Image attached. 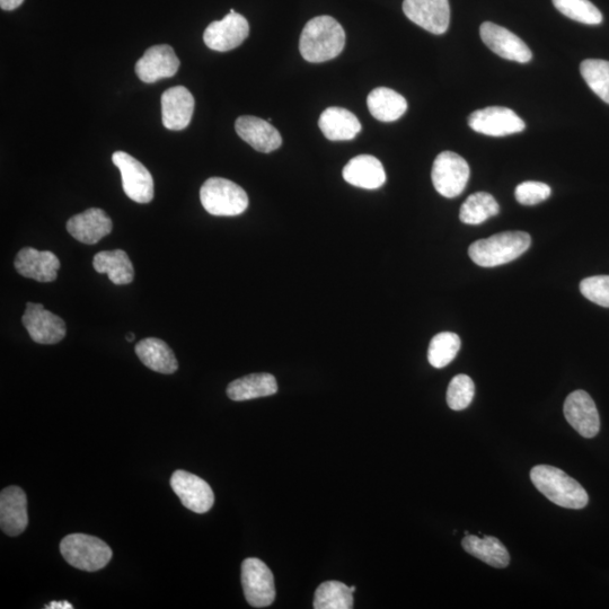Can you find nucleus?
Here are the masks:
<instances>
[{
	"label": "nucleus",
	"instance_id": "obj_11",
	"mask_svg": "<svg viewBox=\"0 0 609 609\" xmlns=\"http://www.w3.org/2000/svg\"><path fill=\"white\" fill-rule=\"evenodd\" d=\"M171 487L182 505L193 513L206 514L214 506L213 489L197 475L182 470L175 471L171 478Z\"/></svg>",
	"mask_w": 609,
	"mask_h": 609
},
{
	"label": "nucleus",
	"instance_id": "obj_27",
	"mask_svg": "<svg viewBox=\"0 0 609 609\" xmlns=\"http://www.w3.org/2000/svg\"><path fill=\"white\" fill-rule=\"evenodd\" d=\"M367 105L372 116L382 122H394L404 116L408 102L387 87H378L368 95Z\"/></svg>",
	"mask_w": 609,
	"mask_h": 609
},
{
	"label": "nucleus",
	"instance_id": "obj_3",
	"mask_svg": "<svg viewBox=\"0 0 609 609\" xmlns=\"http://www.w3.org/2000/svg\"><path fill=\"white\" fill-rule=\"evenodd\" d=\"M532 244L526 232H503L474 242L469 249L472 261L483 268H494L515 261Z\"/></svg>",
	"mask_w": 609,
	"mask_h": 609
},
{
	"label": "nucleus",
	"instance_id": "obj_15",
	"mask_svg": "<svg viewBox=\"0 0 609 609\" xmlns=\"http://www.w3.org/2000/svg\"><path fill=\"white\" fill-rule=\"evenodd\" d=\"M180 60L171 46L161 44L146 50L136 64V74L141 82L153 84L170 78L179 72Z\"/></svg>",
	"mask_w": 609,
	"mask_h": 609
},
{
	"label": "nucleus",
	"instance_id": "obj_35",
	"mask_svg": "<svg viewBox=\"0 0 609 609\" xmlns=\"http://www.w3.org/2000/svg\"><path fill=\"white\" fill-rule=\"evenodd\" d=\"M580 291L590 302L609 308V276H595L582 280Z\"/></svg>",
	"mask_w": 609,
	"mask_h": 609
},
{
	"label": "nucleus",
	"instance_id": "obj_4",
	"mask_svg": "<svg viewBox=\"0 0 609 609\" xmlns=\"http://www.w3.org/2000/svg\"><path fill=\"white\" fill-rule=\"evenodd\" d=\"M60 552L70 566L87 572L107 567L113 555L107 543L86 534L66 536L60 543Z\"/></svg>",
	"mask_w": 609,
	"mask_h": 609
},
{
	"label": "nucleus",
	"instance_id": "obj_33",
	"mask_svg": "<svg viewBox=\"0 0 609 609\" xmlns=\"http://www.w3.org/2000/svg\"><path fill=\"white\" fill-rule=\"evenodd\" d=\"M554 7L569 19L587 25L603 22V14L589 0H552Z\"/></svg>",
	"mask_w": 609,
	"mask_h": 609
},
{
	"label": "nucleus",
	"instance_id": "obj_21",
	"mask_svg": "<svg viewBox=\"0 0 609 609\" xmlns=\"http://www.w3.org/2000/svg\"><path fill=\"white\" fill-rule=\"evenodd\" d=\"M235 129L237 135L245 143L260 153H271L282 144L280 132L269 121H264L257 117L244 116L238 118L235 123Z\"/></svg>",
	"mask_w": 609,
	"mask_h": 609
},
{
	"label": "nucleus",
	"instance_id": "obj_23",
	"mask_svg": "<svg viewBox=\"0 0 609 609\" xmlns=\"http://www.w3.org/2000/svg\"><path fill=\"white\" fill-rule=\"evenodd\" d=\"M319 126L323 135L332 141L355 139L361 131L358 118L343 108L326 109L320 117Z\"/></svg>",
	"mask_w": 609,
	"mask_h": 609
},
{
	"label": "nucleus",
	"instance_id": "obj_16",
	"mask_svg": "<svg viewBox=\"0 0 609 609\" xmlns=\"http://www.w3.org/2000/svg\"><path fill=\"white\" fill-rule=\"evenodd\" d=\"M564 417L579 435L594 438L600 430L599 413L591 396L585 391L571 393L564 402Z\"/></svg>",
	"mask_w": 609,
	"mask_h": 609
},
{
	"label": "nucleus",
	"instance_id": "obj_22",
	"mask_svg": "<svg viewBox=\"0 0 609 609\" xmlns=\"http://www.w3.org/2000/svg\"><path fill=\"white\" fill-rule=\"evenodd\" d=\"M344 181L353 185V187L376 190L386 182V173L381 161L370 155H360L344 166L343 172Z\"/></svg>",
	"mask_w": 609,
	"mask_h": 609
},
{
	"label": "nucleus",
	"instance_id": "obj_30",
	"mask_svg": "<svg viewBox=\"0 0 609 609\" xmlns=\"http://www.w3.org/2000/svg\"><path fill=\"white\" fill-rule=\"evenodd\" d=\"M353 593L340 581H326L317 588L314 599L315 609H351Z\"/></svg>",
	"mask_w": 609,
	"mask_h": 609
},
{
	"label": "nucleus",
	"instance_id": "obj_38",
	"mask_svg": "<svg viewBox=\"0 0 609 609\" xmlns=\"http://www.w3.org/2000/svg\"><path fill=\"white\" fill-rule=\"evenodd\" d=\"M47 609H73L74 606L68 602H51L48 606L44 607Z\"/></svg>",
	"mask_w": 609,
	"mask_h": 609
},
{
	"label": "nucleus",
	"instance_id": "obj_28",
	"mask_svg": "<svg viewBox=\"0 0 609 609\" xmlns=\"http://www.w3.org/2000/svg\"><path fill=\"white\" fill-rule=\"evenodd\" d=\"M96 272L107 273L114 285H129L134 281L135 271L128 254L122 250L97 253L93 260Z\"/></svg>",
	"mask_w": 609,
	"mask_h": 609
},
{
	"label": "nucleus",
	"instance_id": "obj_18",
	"mask_svg": "<svg viewBox=\"0 0 609 609\" xmlns=\"http://www.w3.org/2000/svg\"><path fill=\"white\" fill-rule=\"evenodd\" d=\"M162 120L166 129L180 131L190 125L194 111V97L184 86L169 88L162 95Z\"/></svg>",
	"mask_w": 609,
	"mask_h": 609
},
{
	"label": "nucleus",
	"instance_id": "obj_39",
	"mask_svg": "<svg viewBox=\"0 0 609 609\" xmlns=\"http://www.w3.org/2000/svg\"><path fill=\"white\" fill-rule=\"evenodd\" d=\"M134 340H135V334H134V333H129V334L127 335V341H128V342H132V341H134Z\"/></svg>",
	"mask_w": 609,
	"mask_h": 609
},
{
	"label": "nucleus",
	"instance_id": "obj_17",
	"mask_svg": "<svg viewBox=\"0 0 609 609\" xmlns=\"http://www.w3.org/2000/svg\"><path fill=\"white\" fill-rule=\"evenodd\" d=\"M29 525L28 499L19 487H8L0 494V527L8 536L21 535Z\"/></svg>",
	"mask_w": 609,
	"mask_h": 609
},
{
	"label": "nucleus",
	"instance_id": "obj_19",
	"mask_svg": "<svg viewBox=\"0 0 609 609\" xmlns=\"http://www.w3.org/2000/svg\"><path fill=\"white\" fill-rule=\"evenodd\" d=\"M113 229L111 218L104 210L91 208L68 220L67 231L78 242L93 245L108 236Z\"/></svg>",
	"mask_w": 609,
	"mask_h": 609
},
{
	"label": "nucleus",
	"instance_id": "obj_24",
	"mask_svg": "<svg viewBox=\"0 0 609 609\" xmlns=\"http://www.w3.org/2000/svg\"><path fill=\"white\" fill-rule=\"evenodd\" d=\"M136 353L141 363L156 373L170 375L179 368L174 352L161 339L141 340L136 346Z\"/></svg>",
	"mask_w": 609,
	"mask_h": 609
},
{
	"label": "nucleus",
	"instance_id": "obj_13",
	"mask_svg": "<svg viewBox=\"0 0 609 609\" xmlns=\"http://www.w3.org/2000/svg\"><path fill=\"white\" fill-rule=\"evenodd\" d=\"M481 39L485 46L503 59L527 64L533 54L527 44L516 34L492 22H485L480 28Z\"/></svg>",
	"mask_w": 609,
	"mask_h": 609
},
{
	"label": "nucleus",
	"instance_id": "obj_26",
	"mask_svg": "<svg viewBox=\"0 0 609 609\" xmlns=\"http://www.w3.org/2000/svg\"><path fill=\"white\" fill-rule=\"evenodd\" d=\"M278 384L275 376L270 374H252L236 379L227 387L229 399L237 402L259 399L275 395Z\"/></svg>",
	"mask_w": 609,
	"mask_h": 609
},
{
	"label": "nucleus",
	"instance_id": "obj_1",
	"mask_svg": "<svg viewBox=\"0 0 609 609\" xmlns=\"http://www.w3.org/2000/svg\"><path fill=\"white\" fill-rule=\"evenodd\" d=\"M346 46V32L328 15L317 16L305 25L300 35V55L308 63L321 64L337 58Z\"/></svg>",
	"mask_w": 609,
	"mask_h": 609
},
{
	"label": "nucleus",
	"instance_id": "obj_37",
	"mask_svg": "<svg viewBox=\"0 0 609 609\" xmlns=\"http://www.w3.org/2000/svg\"><path fill=\"white\" fill-rule=\"evenodd\" d=\"M24 0H0V7L3 11L11 12L19 8Z\"/></svg>",
	"mask_w": 609,
	"mask_h": 609
},
{
	"label": "nucleus",
	"instance_id": "obj_12",
	"mask_svg": "<svg viewBox=\"0 0 609 609\" xmlns=\"http://www.w3.org/2000/svg\"><path fill=\"white\" fill-rule=\"evenodd\" d=\"M22 322L31 339L40 344H56L66 337V323L42 304L28 303Z\"/></svg>",
	"mask_w": 609,
	"mask_h": 609
},
{
	"label": "nucleus",
	"instance_id": "obj_40",
	"mask_svg": "<svg viewBox=\"0 0 609 609\" xmlns=\"http://www.w3.org/2000/svg\"><path fill=\"white\" fill-rule=\"evenodd\" d=\"M350 589H351L352 593H353V594H355L356 587H355V586H352V587H350Z\"/></svg>",
	"mask_w": 609,
	"mask_h": 609
},
{
	"label": "nucleus",
	"instance_id": "obj_8",
	"mask_svg": "<svg viewBox=\"0 0 609 609\" xmlns=\"http://www.w3.org/2000/svg\"><path fill=\"white\" fill-rule=\"evenodd\" d=\"M112 162L121 173L122 188L128 198L137 203L154 199L153 176L143 164L125 152L114 153Z\"/></svg>",
	"mask_w": 609,
	"mask_h": 609
},
{
	"label": "nucleus",
	"instance_id": "obj_32",
	"mask_svg": "<svg viewBox=\"0 0 609 609\" xmlns=\"http://www.w3.org/2000/svg\"><path fill=\"white\" fill-rule=\"evenodd\" d=\"M585 82L600 100L609 104V61L587 59L580 65Z\"/></svg>",
	"mask_w": 609,
	"mask_h": 609
},
{
	"label": "nucleus",
	"instance_id": "obj_25",
	"mask_svg": "<svg viewBox=\"0 0 609 609\" xmlns=\"http://www.w3.org/2000/svg\"><path fill=\"white\" fill-rule=\"evenodd\" d=\"M463 549L489 566L497 569L507 568L510 555L497 537L466 535L462 541Z\"/></svg>",
	"mask_w": 609,
	"mask_h": 609
},
{
	"label": "nucleus",
	"instance_id": "obj_7",
	"mask_svg": "<svg viewBox=\"0 0 609 609\" xmlns=\"http://www.w3.org/2000/svg\"><path fill=\"white\" fill-rule=\"evenodd\" d=\"M242 585L246 602L252 607H268L275 602V578L267 564L261 560L255 558L244 560Z\"/></svg>",
	"mask_w": 609,
	"mask_h": 609
},
{
	"label": "nucleus",
	"instance_id": "obj_20",
	"mask_svg": "<svg viewBox=\"0 0 609 609\" xmlns=\"http://www.w3.org/2000/svg\"><path fill=\"white\" fill-rule=\"evenodd\" d=\"M15 269L25 278L39 282H52L57 279L60 261L55 253L38 251L24 247L16 255Z\"/></svg>",
	"mask_w": 609,
	"mask_h": 609
},
{
	"label": "nucleus",
	"instance_id": "obj_10",
	"mask_svg": "<svg viewBox=\"0 0 609 609\" xmlns=\"http://www.w3.org/2000/svg\"><path fill=\"white\" fill-rule=\"evenodd\" d=\"M469 126L475 132L490 137H506L525 130V121L513 110L490 107L475 111L469 118Z\"/></svg>",
	"mask_w": 609,
	"mask_h": 609
},
{
	"label": "nucleus",
	"instance_id": "obj_2",
	"mask_svg": "<svg viewBox=\"0 0 609 609\" xmlns=\"http://www.w3.org/2000/svg\"><path fill=\"white\" fill-rule=\"evenodd\" d=\"M531 479L535 488L556 506L582 509L588 505L586 490L558 467L537 465L531 471Z\"/></svg>",
	"mask_w": 609,
	"mask_h": 609
},
{
	"label": "nucleus",
	"instance_id": "obj_36",
	"mask_svg": "<svg viewBox=\"0 0 609 609\" xmlns=\"http://www.w3.org/2000/svg\"><path fill=\"white\" fill-rule=\"evenodd\" d=\"M552 190L543 182L527 181L520 183L515 191L520 205L535 206L551 197Z\"/></svg>",
	"mask_w": 609,
	"mask_h": 609
},
{
	"label": "nucleus",
	"instance_id": "obj_5",
	"mask_svg": "<svg viewBox=\"0 0 609 609\" xmlns=\"http://www.w3.org/2000/svg\"><path fill=\"white\" fill-rule=\"evenodd\" d=\"M200 200L207 213L219 217L242 215L249 207V197L244 189L223 178H211L203 183Z\"/></svg>",
	"mask_w": 609,
	"mask_h": 609
},
{
	"label": "nucleus",
	"instance_id": "obj_34",
	"mask_svg": "<svg viewBox=\"0 0 609 609\" xmlns=\"http://www.w3.org/2000/svg\"><path fill=\"white\" fill-rule=\"evenodd\" d=\"M475 385L472 378L467 375H457L449 383L447 390V403L450 409L462 411L469 408L474 399Z\"/></svg>",
	"mask_w": 609,
	"mask_h": 609
},
{
	"label": "nucleus",
	"instance_id": "obj_29",
	"mask_svg": "<svg viewBox=\"0 0 609 609\" xmlns=\"http://www.w3.org/2000/svg\"><path fill=\"white\" fill-rule=\"evenodd\" d=\"M499 211V203L490 193L478 192L471 194L463 203L460 218L464 224L480 225L497 216Z\"/></svg>",
	"mask_w": 609,
	"mask_h": 609
},
{
	"label": "nucleus",
	"instance_id": "obj_6",
	"mask_svg": "<svg viewBox=\"0 0 609 609\" xmlns=\"http://www.w3.org/2000/svg\"><path fill=\"white\" fill-rule=\"evenodd\" d=\"M470 166L464 158L453 152L439 154L432 166L434 187L445 198H456L463 193L470 180Z\"/></svg>",
	"mask_w": 609,
	"mask_h": 609
},
{
	"label": "nucleus",
	"instance_id": "obj_31",
	"mask_svg": "<svg viewBox=\"0 0 609 609\" xmlns=\"http://www.w3.org/2000/svg\"><path fill=\"white\" fill-rule=\"evenodd\" d=\"M461 339L453 332L439 333L431 340L428 360L432 367L444 368L456 358L461 349Z\"/></svg>",
	"mask_w": 609,
	"mask_h": 609
},
{
	"label": "nucleus",
	"instance_id": "obj_9",
	"mask_svg": "<svg viewBox=\"0 0 609 609\" xmlns=\"http://www.w3.org/2000/svg\"><path fill=\"white\" fill-rule=\"evenodd\" d=\"M249 35V22L243 15L231 10L223 20L209 24L203 33V41L211 50L227 52L240 47Z\"/></svg>",
	"mask_w": 609,
	"mask_h": 609
},
{
	"label": "nucleus",
	"instance_id": "obj_14",
	"mask_svg": "<svg viewBox=\"0 0 609 609\" xmlns=\"http://www.w3.org/2000/svg\"><path fill=\"white\" fill-rule=\"evenodd\" d=\"M403 12L411 22L432 34H444L449 28L448 0H404Z\"/></svg>",
	"mask_w": 609,
	"mask_h": 609
}]
</instances>
